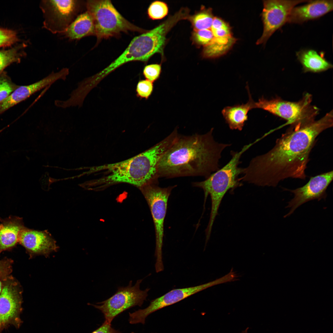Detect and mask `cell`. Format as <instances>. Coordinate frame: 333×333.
I'll return each mask as SVG.
<instances>
[{"mask_svg": "<svg viewBox=\"0 0 333 333\" xmlns=\"http://www.w3.org/2000/svg\"><path fill=\"white\" fill-rule=\"evenodd\" d=\"M333 114L331 110L317 121L292 125L277 139L271 150L253 158L243 168L240 180L259 186L274 187L288 178L305 179L315 140L322 132L332 126Z\"/></svg>", "mask_w": 333, "mask_h": 333, "instance_id": "cell-1", "label": "cell"}, {"mask_svg": "<svg viewBox=\"0 0 333 333\" xmlns=\"http://www.w3.org/2000/svg\"><path fill=\"white\" fill-rule=\"evenodd\" d=\"M213 129L203 134H179L158 163L159 178L202 176L206 178L219 170L222 152L231 144L216 142L212 135Z\"/></svg>", "mask_w": 333, "mask_h": 333, "instance_id": "cell-2", "label": "cell"}, {"mask_svg": "<svg viewBox=\"0 0 333 333\" xmlns=\"http://www.w3.org/2000/svg\"><path fill=\"white\" fill-rule=\"evenodd\" d=\"M175 138L170 134L144 152L125 160L90 168L88 173L97 176L85 185L87 189L103 190L115 184L125 183L139 189L151 184H158L157 165Z\"/></svg>", "mask_w": 333, "mask_h": 333, "instance_id": "cell-3", "label": "cell"}, {"mask_svg": "<svg viewBox=\"0 0 333 333\" xmlns=\"http://www.w3.org/2000/svg\"><path fill=\"white\" fill-rule=\"evenodd\" d=\"M258 142L259 140L257 139L253 142L244 146L240 151H231V158L224 166L211 174L205 180L192 183L193 186L203 190L204 204L208 195H210L211 197V209L206 228L207 231L212 230L221 201L226 193L230 190L232 192L242 185L238 177L239 175L242 174L243 170V168L238 167L241 163L240 157L244 153Z\"/></svg>", "mask_w": 333, "mask_h": 333, "instance_id": "cell-4", "label": "cell"}, {"mask_svg": "<svg viewBox=\"0 0 333 333\" xmlns=\"http://www.w3.org/2000/svg\"><path fill=\"white\" fill-rule=\"evenodd\" d=\"M86 4L87 11L93 19L95 35L98 40L118 35L121 32H146L125 19L110 0H88Z\"/></svg>", "mask_w": 333, "mask_h": 333, "instance_id": "cell-5", "label": "cell"}, {"mask_svg": "<svg viewBox=\"0 0 333 333\" xmlns=\"http://www.w3.org/2000/svg\"><path fill=\"white\" fill-rule=\"evenodd\" d=\"M158 184H151L140 189L149 207L155 227L156 257L155 268L157 273L163 271L162 247L164 225L168 198L172 189L176 186L166 187H159Z\"/></svg>", "mask_w": 333, "mask_h": 333, "instance_id": "cell-6", "label": "cell"}, {"mask_svg": "<svg viewBox=\"0 0 333 333\" xmlns=\"http://www.w3.org/2000/svg\"><path fill=\"white\" fill-rule=\"evenodd\" d=\"M312 96L306 94L297 102L283 100L279 98L270 100L262 97L255 102V109L265 110L287 121L286 125H292L314 120L319 109L311 105Z\"/></svg>", "mask_w": 333, "mask_h": 333, "instance_id": "cell-7", "label": "cell"}, {"mask_svg": "<svg viewBox=\"0 0 333 333\" xmlns=\"http://www.w3.org/2000/svg\"><path fill=\"white\" fill-rule=\"evenodd\" d=\"M162 30L156 27L135 37L124 51L105 69L107 73L128 62L133 61L146 62L157 53L163 55L166 42Z\"/></svg>", "mask_w": 333, "mask_h": 333, "instance_id": "cell-8", "label": "cell"}, {"mask_svg": "<svg viewBox=\"0 0 333 333\" xmlns=\"http://www.w3.org/2000/svg\"><path fill=\"white\" fill-rule=\"evenodd\" d=\"M86 3L79 0H42L43 27L53 34H61L82 13Z\"/></svg>", "mask_w": 333, "mask_h": 333, "instance_id": "cell-9", "label": "cell"}, {"mask_svg": "<svg viewBox=\"0 0 333 333\" xmlns=\"http://www.w3.org/2000/svg\"><path fill=\"white\" fill-rule=\"evenodd\" d=\"M143 279L138 280L132 285L130 281L127 286H119L111 297L96 304H91L100 310L104 314L105 321L110 323L118 314L133 307L141 306L148 296L150 288L144 290L140 289Z\"/></svg>", "mask_w": 333, "mask_h": 333, "instance_id": "cell-10", "label": "cell"}, {"mask_svg": "<svg viewBox=\"0 0 333 333\" xmlns=\"http://www.w3.org/2000/svg\"><path fill=\"white\" fill-rule=\"evenodd\" d=\"M22 294L19 284L12 277L4 281L0 294V333L10 325L17 328L21 326Z\"/></svg>", "mask_w": 333, "mask_h": 333, "instance_id": "cell-11", "label": "cell"}, {"mask_svg": "<svg viewBox=\"0 0 333 333\" xmlns=\"http://www.w3.org/2000/svg\"><path fill=\"white\" fill-rule=\"evenodd\" d=\"M307 0H268L263 1L261 14L263 31L257 44L265 43L272 34L287 22L292 9Z\"/></svg>", "mask_w": 333, "mask_h": 333, "instance_id": "cell-12", "label": "cell"}, {"mask_svg": "<svg viewBox=\"0 0 333 333\" xmlns=\"http://www.w3.org/2000/svg\"><path fill=\"white\" fill-rule=\"evenodd\" d=\"M217 279L198 286L173 289L163 295L151 300L146 308L129 313V322L131 324H145L146 318L150 314L163 308L178 302L198 292L214 286L220 284Z\"/></svg>", "mask_w": 333, "mask_h": 333, "instance_id": "cell-13", "label": "cell"}, {"mask_svg": "<svg viewBox=\"0 0 333 333\" xmlns=\"http://www.w3.org/2000/svg\"><path fill=\"white\" fill-rule=\"evenodd\" d=\"M333 176V171H330L311 177L302 187L294 190L286 189L293 194L294 197L288 202L286 208H290V211L284 217L290 216L300 206L308 201L325 199L327 196L326 191L332 180Z\"/></svg>", "mask_w": 333, "mask_h": 333, "instance_id": "cell-14", "label": "cell"}, {"mask_svg": "<svg viewBox=\"0 0 333 333\" xmlns=\"http://www.w3.org/2000/svg\"><path fill=\"white\" fill-rule=\"evenodd\" d=\"M18 243L24 247L31 257L40 255L47 257L59 248L47 230H37L26 227L20 232Z\"/></svg>", "mask_w": 333, "mask_h": 333, "instance_id": "cell-15", "label": "cell"}, {"mask_svg": "<svg viewBox=\"0 0 333 333\" xmlns=\"http://www.w3.org/2000/svg\"><path fill=\"white\" fill-rule=\"evenodd\" d=\"M69 74L68 69L64 68L57 72H52L47 76L33 84L19 86L6 100L0 103V115L36 92L51 85L56 81L59 80H65Z\"/></svg>", "mask_w": 333, "mask_h": 333, "instance_id": "cell-16", "label": "cell"}, {"mask_svg": "<svg viewBox=\"0 0 333 333\" xmlns=\"http://www.w3.org/2000/svg\"><path fill=\"white\" fill-rule=\"evenodd\" d=\"M333 8V0H310L305 5L294 7L287 23L301 24L318 19L332 11Z\"/></svg>", "mask_w": 333, "mask_h": 333, "instance_id": "cell-17", "label": "cell"}, {"mask_svg": "<svg viewBox=\"0 0 333 333\" xmlns=\"http://www.w3.org/2000/svg\"><path fill=\"white\" fill-rule=\"evenodd\" d=\"M0 253L18 243L20 232L25 227L22 218L10 216L0 220Z\"/></svg>", "mask_w": 333, "mask_h": 333, "instance_id": "cell-18", "label": "cell"}, {"mask_svg": "<svg viewBox=\"0 0 333 333\" xmlns=\"http://www.w3.org/2000/svg\"><path fill=\"white\" fill-rule=\"evenodd\" d=\"M249 96L248 102L245 104L228 106L222 111V114L229 128L232 130L241 131L247 121L248 112L255 109V102L253 99L248 85L246 86Z\"/></svg>", "mask_w": 333, "mask_h": 333, "instance_id": "cell-19", "label": "cell"}, {"mask_svg": "<svg viewBox=\"0 0 333 333\" xmlns=\"http://www.w3.org/2000/svg\"><path fill=\"white\" fill-rule=\"evenodd\" d=\"M296 56L305 72H320L333 67L332 64L325 59L323 53L319 54L313 49H302L296 52Z\"/></svg>", "mask_w": 333, "mask_h": 333, "instance_id": "cell-20", "label": "cell"}, {"mask_svg": "<svg viewBox=\"0 0 333 333\" xmlns=\"http://www.w3.org/2000/svg\"><path fill=\"white\" fill-rule=\"evenodd\" d=\"M61 34L71 40L95 35L94 25L92 16L87 10L82 13Z\"/></svg>", "mask_w": 333, "mask_h": 333, "instance_id": "cell-21", "label": "cell"}, {"mask_svg": "<svg viewBox=\"0 0 333 333\" xmlns=\"http://www.w3.org/2000/svg\"><path fill=\"white\" fill-rule=\"evenodd\" d=\"M232 35L224 37H215L207 45L204 46L203 54L205 58L216 57L224 54L235 42Z\"/></svg>", "mask_w": 333, "mask_h": 333, "instance_id": "cell-22", "label": "cell"}, {"mask_svg": "<svg viewBox=\"0 0 333 333\" xmlns=\"http://www.w3.org/2000/svg\"><path fill=\"white\" fill-rule=\"evenodd\" d=\"M210 9L202 10L194 15L189 17L195 30L208 29L211 28L213 18Z\"/></svg>", "mask_w": 333, "mask_h": 333, "instance_id": "cell-23", "label": "cell"}, {"mask_svg": "<svg viewBox=\"0 0 333 333\" xmlns=\"http://www.w3.org/2000/svg\"><path fill=\"white\" fill-rule=\"evenodd\" d=\"M20 55L17 47L0 51V73L10 64L19 62Z\"/></svg>", "mask_w": 333, "mask_h": 333, "instance_id": "cell-24", "label": "cell"}, {"mask_svg": "<svg viewBox=\"0 0 333 333\" xmlns=\"http://www.w3.org/2000/svg\"><path fill=\"white\" fill-rule=\"evenodd\" d=\"M4 72L0 73V103L6 100L18 87Z\"/></svg>", "mask_w": 333, "mask_h": 333, "instance_id": "cell-25", "label": "cell"}, {"mask_svg": "<svg viewBox=\"0 0 333 333\" xmlns=\"http://www.w3.org/2000/svg\"><path fill=\"white\" fill-rule=\"evenodd\" d=\"M168 11V6L165 3L157 1L150 5L148 10V14L153 20L160 19L166 16Z\"/></svg>", "mask_w": 333, "mask_h": 333, "instance_id": "cell-26", "label": "cell"}, {"mask_svg": "<svg viewBox=\"0 0 333 333\" xmlns=\"http://www.w3.org/2000/svg\"><path fill=\"white\" fill-rule=\"evenodd\" d=\"M192 38L193 41L196 44L205 46L212 40L214 36L211 30L209 29L194 30Z\"/></svg>", "mask_w": 333, "mask_h": 333, "instance_id": "cell-27", "label": "cell"}, {"mask_svg": "<svg viewBox=\"0 0 333 333\" xmlns=\"http://www.w3.org/2000/svg\"><path fill=\"white\" fill-rule=\"evenodd\" d=\"M18 40L17 35L14 31L0 28V47L10 46Z\"/></svg>", "mask_w": 333, "mask_h": 333, "instance_id": "cell-28", "label": "cell"}, {"mask_svg": "<svg viewBox=\"0 0 333 333\" xmlns=\"http://www.w3.org/2000/svg\"><path fill=\"white\" fill-rule=\"evenodd\" d=\"M162 71L161 65L153 64L146 66L143 70V74L146 80L153 82L160 77Z\"/></svg>", "mask_w": 333, "mask_h": 333, "instance_id": "cell-29", "label": "cell"}, {"mask_svg": "<svg viewBox=\"0 0 333 333\" xmlns=\"http://www.w3.org/2000/svg\"><path fill=\"white\" fill-rule=\"evenodd\" d=\"M153 88V82L147 80H143L138 82L137 91L139 96L147 99L151 94Z\"/></svg>", "mask_w": 333, "mask_h": 333, "instance_id": "cell-30", "label": "cell"}, {"mask_svg": "<svg viewBox=\"0 0 333 333\" xmlns=\"http://www.w3.org/2000/svg\"><path fill=\"white\" fill-rule=\"evenodd\" d=\"M13 261L10 259H0V277L6 279L12 271Z\"/></svg>", "mask_w": 333, "mask_h": 333, "instance_id": "cell-31", "label": "cell"}, {"mask_svg": "<svg viewBox=\"0 0 333 333\" xmlns=\"http://www.w3.org/2000/svg\"><path fill=\"white\" fill-rule=\"evenodd\" d=\"M92 333H121L119 331L116 330L111 326V323L105 321L102 325Z\"/></svg>", "mask_w": 333, "mask_h": 333, "instance_id": "cell-32", "label": "cell"}, {"mask_svg": "<svg viewBox=\"0 0 333 333\" xmlns=\"http://www.w3.org/2000/svg\"><path fill=\"white\" fill-rule=\"evenodd\" d=\"M5 280L3 279L0 277V294L1 292L2 288L3 281Z\"/></svg>", "mask_w": 333, "mask_h": 333, "instance_id": "cell-33", "label": "cell"}, {"mask_svg": "<svg viewBox=\"0 0 333 333\" xmlns=\"http://www.w3.org/2000/svg\"><path fill=\"white\" fill-rule=\"evenodd\" d=\"M248 328H247L244 331H242V332H241L240 333H248L247 332H248Z\"/></svg>", "mask_w": 333, "mask_h": 333, "instance_id": "cell-34", "label": "cell"}, {"mask_svg": "<svg viewBox=\"0 0 333 333\" xmlns=\"http://www.w3.org/2000/svg\"><path fill=\"white\" fill-rule=\"evenodd\" d=\"M134 333V332H132V333Z\"/></svg>", "mask_w": 333, "mask_h": 333, "instance_id": "cell-35", "label": "cell"}]
</instances>
